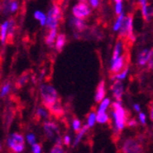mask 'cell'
Here are the masks:
<instances>
[{
  "instance_id": "6da1fadb",
  "label": "cell",
  "mask_w": 153,
  "mask_h": 153,
  "mask_svg": "<svg viewBox=\"0 0 153 153\" xmlns=\"http://www.w3.org/2000/svg\"><path fill=\"white\" fill-rule=\"evenodd\" d=\"M40 94L43 99V105L50 109L55 103L57 102L58 94L51 85H43L40 87Z\"/></svg>"
},
{
  "instance_id": "7a4b0ae2",
  "label": "cell",
  "mask_w": 153,
  "mask_h": 153,
  "mask_svg": "<svg viewBox=\"0 0 153 153\" xmlns=\"http://www.w3.org/2000/svg\"><path fill=\"white\" fill-rule=\"evenodd\" d=\"M112 107L114 108V117L116 120V126L118 130H122L127 123V113L122 107L119 102H115L112 104Z\"/></svg>"
},
{
  "instance_id": "3957f363",
  "label": "cell",
  "mask_w": 153,
  "mask_h": 153,
  "mask_svg": "<svg viewBox=\"0 0 153 153\" xmlns=\"http://www.w3.org/2000/svg\"><path fill=\"white\" fill-rule=\"evenodd\" d=\"M60 20H62V10L59 6H53L48 13V18H47V27L50 29L53 30L56 29Z\"/></svg>"
},
{
  "instance_id": "277c9868",
  "label": "cell",
  "mask_w": 153,
  "mask_h": 153,
  "mask_svg": "<svg viewBox=\"0 0 153 153\" xmlns=\"http://www.w3.org/2000/svg\"><path fill=\"white\" fill-rule=\"evenodd\" d=\"M7 146L14 153H20L24 149V138L18 133L12 134L7 138Z\"/></svg>"
},
{
  "instance_id": "5b68a950",
  "label": "cell",
  "mask_w": 153,
  "mask_h": 153,
  "mask_svg": "<svg viewBox=\"0 0 153 153\" xmlns=\"http://www.w3.org/2000/svg\"><path fill=\"white\" fill-rule=\"evenodd\" d=\"M123 153H144V150L136 138L129 137L123 145Z\"/></svg>"
},
{
  "instance_id": "8992f818",
  "label": "cell",
  "mask_w": 153,
  "mask_h": 153,
  "mask_svg": "<svg viewBox=\"0 0 153 153\" xmlns=\"http://www.w3.org/2000/svg\"><path fill=\"white\" fill-rule=\"evenodd\" d=\"M73 13L76 19H82L87 18L91 14V9L88 7V2L86 1H80L76 6L73 8Z\"/></svg>"
},
{
  "instance_id": "52a82bcc",
  "label": "cell",
  "mask_w": 153,
  "mask_h": 153,
  "mask_svg": "<svg viewBox=\"0 0 153 153\" xmlns=\"http://www.w3.org/2000/svg\"><path fill=\"white\" fill-rule=\"evenodd\" d=\"M125 60H126V56H121L119 57L117 61H115L114 62L111 63V68H110V73L114 74V75L118 74V73L122 70L125 64H128V62H125ZM113 76V75H112Z\"/></svg>"
},
{
  "instance_id": "ba28073f",
  "label": "cell",
  "mask_w": 153,
  "mask_h": 153,
  "mask_svg": "<svg viewBox=\"0 0 153 153\" xmlns=\"http://www.w3.org/2000/svg\"><path fill=\"white\" fill-rule=\"evenodd\" d=\"M44 131L48 137L54 138V137L58 135L59 136V129L56 124L52 122H45L44 123Z\"/></svg>"
},
{
  "instance_id": "9c48e42d",
  "label": "cell",
  "mask_w": 153,
  "mask_h": 153,
  "mask_svg": "<svg viewBox=\"0 0 153 153\" xmlns=\"http://www.w3.org/2000/svg\"><path fill=\"white\" fill-rule=\"evenodd\" d=\"M111 90L113 92L114 97L120 103L122 95H123V85L120 80H117L112 85H111Z\"/></svg>"
},
{
  "instance_id": "30bf717a",
  "label": "cell",
  "mask_w": 153,
  "mask_h": 153,
  "mask_svg": "<svg viewBox=\"0 0 153 153\" xmlns=\"http://www.w3.org/2000/svg\"><path fill=\"white\" fill-rule=\"evenodd\" d=\"M152 50H143L140 54H138V57H137V63L140 65H144L147 62H149L151 55H152Z\"/></svg>"
},
{
  "instance_id": "8fae6325",
  "label": "cell",
  "mask_w": 153,
  "mask_h": 153,
  "mask_svg": "<svg viewBox=\"0 0 153 153\" xmlns=\"http://www.w3.org/2000/svg\"><path fill=\"white\" fill-rule=\"evenodd\" d=\"M105 81H101L99 82L98 86L96 88V92H95V96H94V100L96 103L101 102L104 97L105 95Z\"/></svg>"
},
{
  "instance_id": "7c38bea8",
  "label": "cell",
  "mask_w": 153,
  "mask_h": 153,
  "mask_svg": "<svg viewBox=\"0 0 153 153\" xmlns=\"http://www.w3.org/2000/svg\"><path fill=\"white\" fill-rule=\"evenodd\" d=\"M49 110H50L51 114H52L53 116H55L58 118H60L61 117H62L64 115V110H63L62 106L61 105L60 101H57Z\"/></svg>"
},
{
  "instance_id": "4fadbf2b",
  "label": "cell",
  "mask_w": 153,
  "mask_h": 153,
  "mask_svg": "<svg viewBox=\"0 0 153 153\" xmlns=\"http://www.w3.org/2000/svg\"><path fill=\"white\" fill-rule=\"evenodd\" d=\"M16 29V22L13 19L8 20V27H7V43H12V39L14 36V30Z\"/></svg>"
},
{
  "instance_id": "5bb4252c",
  "label": "cell",
  "mask_w": 153,
  "mask_h": 153,
  "mask_svg": "<svg viewBox=\"0 0 153 153\" xmlns=\"http://www.w3.org/2000/svg\"><path fill=\"white\" fill-rule=\"evenodd\" d=\"M71 24L76 27V29L79 30V31H82V30H85V27H86V25L85 23L83 22L82 19H76V18H74L71 19Z\"/></svg>"
},
{
  "instance_id": "9a60e30c",
  "label": "cell",
  "mask_w": 153,
  "mask_h": 153,
  "mask_svg": "<svg viewBox=\"0 0 153 153\" xmlns=\"http://www.w3.org/2000/svg\"><path fill=\"white\" fill-rule=\"evenodd\" d=\"M65 42H66V37H65V35L64 34L58 35L57 41H56V45H55V47H56V50L59 52H61L62 51V48L65 45Z\"/></svg>"
},
{
  "instance_id": "2e32d148",
  "label": "cell",
  "mask_w": 153,
  "mask_h": 153,
  "mask_svg": "<svg viewBox=\"0 0 153 153\" xmlns=\"http://www.w3.org/2000/svg\"><path fill=\"white\" fill-rule=\"evenodd\" d=\"M56 34H57V30L56 29H53L50 31V33L46 36L45 38V42L46 44H48L49 46L52 47V44L55 40V38H56Z\"/></svg>"
},
{
  "instance_id": "e0dca14e",
  "label": "cell",
  "mask_w": 153,
  "mask_h": 153,
  "mask_svg": "<svg viewBox=\"0 0 153 153\" xmlns=\"http://www.w3.org/2000/svg\"><path fill=\"white\" fill-rule=\"evenodd\" d=\"M27 80H29V76H27V73L25 72L17 81L16 82V87L17 88H21L25 83H27Z\"/></svg>"
},
{
  "instance_id": "ac0fdd59",
  "label": "cell",
  "mask_w": 153,
  "mask_h": 153,
  "mask_svg": "<svg viewBox=\"0 0 153 153\" xmlns=\"http://www.w3.org/2000/svg\"><path fill=\"white\" fill-rule=\"evenodd\" d=\"M121 49H122V43H121V41L118 40L117 43L116 44L115 50H114V53H113V57H112V61H111V63L114 62L115 61H117L119 58V53H120Z\"/></svg>"
},
{
  "instance_id": "d6986e66",
  "label": "cell",
  "mask_w": 153,
  "mask_h": 153,
  "mask_svg": "<svg viewBox=\"0 0 153 153\" xmlns=\"http://www.w3.org/2000/svg\"><path fill=\"white\" fill-rule=\"evenodd\" d=\"M18 2L17 1H10V2H7V9H6V12H15L17 9H18Z\"/></svg>"
},
{
  "instance_id": "ffe728a7",
  "label": "cell",
  "mask_w": 153,
  "mask_h": 153,
  "mask_svg": "<svg viewBox=\"0 0 153 153\" xmlns=\"http://www.w3.org/2000/svg\"><path fill=\"white\" fill-rule=\"evenodd\" d=\"M34 17H35V19H39L40 21L41 26H43L47 22V19H46L45 15L43 13H41L40 11H36L35 14H34Z\"/></svg>"
},
{
  "instance_id": "44dd1931",
  "label": "cell",
  "mask_w": 153,
  "mask_h": 153,
  "mask_svg": "<svg viewBox=\"0 0 153 153\" xmlns=\"http://www.w3.org/2000/svg\"><path fill=\"white\" fill-rule=\"evenodd\" d=\"M7 27H8V21H6V22L1 26V41H2V42H4L5 39H7Z\"/></svg>"
},
{
  "instance_id": "7402d4cb",
  "label": "cell",
  "mask_w": 153,
  "mask_h": 153,
  "mask_svg": "<svg viewBox=\"0 0 153 153\" xmlns=\"http://www.w3.org/2000/svg\"><path fill=\"white\" fill-rule=\"evenodd\" d=\"M89 128H90V127L88 126V125H85V126H83V127H82V128L80 130V132L78 133L77 137H76V138H75V140H74V146L78 144V142L81 140V138H82V137L83 136V134H85V133L86 132V130H87Z\"/></svg>"
},
{
  "instance_id": "603a6c76",
  "label": "cell",
  "mask_w": 153,
  "mask_h": 153,
  "mask_svg": "<svg viewBox=\"0 0 153 153\" xmlns=\"http://www.w3.org/2000/svg\"><path fill=\"white\" fill-rule=\"evenodd\" d=\"M96 120H97V122H98V123L105 124V123H106L109 120V118H108V117H107V115L105 113L98 112V113H97V116H96Z\"/></svg>"
},
{
  "instance_id": "cb8c5ba5",
  "label": "cell",
  "mask_w": 153,
  "mask_h": 153,
  "mask_svg": "<svg viewBox=\"0 0 153 153\" xmlns=\"http://www.w3.org/2000/svg\"><path fill=\"white\" fill-rule=\"evenodd\" d=\"M128 68H126L125 70L123 71V72H121L120 74H117V75H113V76H111V79H118V80H122V79H124L125 77L127 76V74H128Z\"/></svg>"
},
{
  "instance_id": "d4e9b609",
  "label": "cell",
  "mask_w": 153,
  "mask_h": 153,
  "mask_svg": "<svg viewBox=\"0 0 153 153\" xmlns=\"http://www.w3.org/2000/svg\"><path fill=\"white\" fill-rule=\"evenodd\" d=\"M109 103H110V100H109L108 98L105 99V100L101 103V105H100V107H99L98 112H100V113H105V111L106 107L108 106Z\"/></svg>"
},
{
  "instance_id": "484cf974",
  "label": "cell",
  "mask_w": 153,
  "mask_h": 153,
  "mask_svg": "<svg viewBox=\"0 0 153 153\" xmlns=\"http://www.w3.org/2000/svg\"><path fill=\"white\" fill-rule=\"evenodd\" d=\"M123 19H124V16L121 14V15L118 17V19H117V22H116L115 25H114V30H120L121 24H122V21H123Z\"/></svg>"
},
{
  "instance_id": "4316f807",
  "label": "cell",
  "mask_w": 153,
  "mask_h": 153,
  "mask_svg": "<svg viewBox=\"0 0 153 153\" xmlns=\"http://www.w3.org/2000/svg\"><path fill=\"white\" fill-rule=\"evenodd\" d=\"M51 153H64V150H63L62 145L56 144V145H55V146L51 149Z\"/></svg>"
},
{
  "instance_id": "83f0119b",
  "label": "cell",
  "mask_w": 153,
  "mask_h": 153,
  "mask_svg": "<svg viewBox=\"0 0 153 153\" xmlns=\"http://www.w3.org/2000/svg\"><path fill=\"white\" fill-rule=\"evenodd\" d=\"M96 116L94 113H91L88 117V126L89 127H93L94 125V122L96 120Z\"/></svg>"
},
{
  "instance_id": "f1b7e54d",
  "label": "cell",
  "mask_w": 153,
  "mask_h": 153,
  "mask_svg": "<svg viewBox=\"0 0 153 153\" xmlns=\"http://www.w3.org/2000/svg\"><path fill=\"white\" fill-rule=\"evenodd\" d=\"M9 89H10V85L9 83H6V85L2 87V90H1V97L5 96L9 92Z\"/></svg>"
},
{
  "instance_id": "f546056e",
  "label": "cell",
  "mask_w": 153,
  "mask_h": 153,
  "mask_svg": "<svg viewBox=\"0 0 153 153\" xmlns=\"http://www.w3.org/2000/svg\"><path fill=\"white\" fill-rule=\"evenodd\" d=\"M74 131L75 132H80V126H81V122H80V120H78V119H74Z\"/></svg>"
},
{
  "instance_id": "4dcf8cb0",
  "label": "cell",
  "mask_w": 153,
  "mask_h": 153,
  "mask_svg": "<svg viewBox=\"0 0 153 153\" xmlns=\"http://www.w3.org/2000/svg\"><path fill=\"white\" fill-rule=\"evenodd\" d=\"M122 11V2L120 0H117L116 1V13L120 14Z\"/></svg>"
},
{
  "instance_id": "1f68e13d",
  "label": "cell",
  "mask_w": 153,
  "mask_h": 153,
  "mask_svg": "<svg viewBox=\"0 0 153 153\" xmlns=\"http://www.w3.org/2000/svg\"><path fill=\"white\" fill-rule=\"evenodd\" d=\"M27 142H29L30 145H34L35 144V140H36V137L33 134H30V135H27Z\"/></svg>"
},
{
  "instance_id": "d6a6232c",
  "label": "cell",
  "mask_w": 153,
  "mask_h": 153,
  "mask_svg": "<svg viewBox=\"0 0 153 153\" xmlns=\"http://www.w3.org/2000/svg\"><path fill=\"white\" fill-rule=\"evenodd\" d=\"M32 152L33 153H40V145L39 144H34L32 145Z\"/></svg>"
},
{
  "instance_id": "836d02e7",
  "label": "cell",
  "mask_w": 153,
  "mask_h": 153,
  "mask_svg": "<svg viewBox=\"0 0 153 153\" xmlns=\"http://www.w3.org/2000/svg\"><path fill=\"white\" fill-rule=\"evenodd\" d=\"M38 116H39V117H48L46 111L44 109H42V108H39L38 110Z\"/></svg>"
},
{
  "instance_id": "e575fe53",
  "label": "cell",
  "mask_w": 153,
  "mask_h": 153,
  "mask_svg": "<svg viewBox=\"0 0 153 153\" xmlns=\"http://www.w3.org/2000/svg\"><path fill=\"white\" fill-rule=\"evenodd\" d=\"M127 126L128 127H137V121L135 119H132V120H130V121H128L127 123Z\"/></svg>"
},
{
  "instance_id": "d590c367",
  "label": "cell",
  "mask_w": 153,
  "mask_h": 153,
  "mask_svg": "<svg viewBox=\"0 0 153 153\" xmlns=\"http://www.w3.org/2000/svg\"><path fill=\"white\" fill-rule=\"evenodd\" d=\"M99 1L98 0H92V1H90V4L92 5V7H94V8H96L97 7H98V5H99Z\"/></svg>"
},
{
  "instance_id": "8d00e7d4",
  "label": "cell",
  "mask_w": 153,
  "mask_h": 153,
  "mask_svg": "<svg viewBox=\"0 0 153 153\" xmlns=\"http://www.w3.org/2000/svg\"><path fill=\"white\" fill-rule=\"evenodd\" d=\"M149 69H150V70L153 71V51H152V55L149 61Z\"/></svg>"
},
{
  "instance_id": "74e56055",
  "label": "cell",
  "mask_w": 153,
  "mask_h": 153,
  "mask_svg": "<svg viewBox=\"0 0 153 153\" xmlns=\"http://www.w3.org/2000/svg\"><path fill=\"white\" fill-rule=\"evenodd\" d=\"M140 119L141 123L143 125H145V123H146V116L143 113H140Z\"/></svg>"
},
{
  "instance_id": "f35d334b",
  "label": "cell",
  "mask_w": 153,
  "mask_h": 153,
  "mask_svg": "<svg viewBox=\"0 0 153 153\" xmlns=\"http://www.w3.org/2000/svg\"><path fill=\"white\" fill-rule=\"evenodd\" d=\"M149 116H150V119L153 121V102H151V105L149 107Z\"/></svg>"
},
{
  "instance_id": "ab89813d",
  "label": "cell",
  "mask_w": 153,
  "mask_h": 153,
  "mask_svg": "<svg viewBox=\"0 0 153 153\" xmlns=\"http://www.w3.org/2000/svg\"><path fill=\"white\" fill-rule=\"evenodd\" d=\"M63 142H64V144H65V145L69 146V144H70V137H69L68 136L64 137V140H63Z\"/></svg>"
},
{
  "instance_id": "60d3db41",
  "label": "cell",
  "mask_w": 153,
  "mask_h": 153,
  "mask_svg": "<svg viewBox=\"0 0 153 153\" xmlns=\"http://www.w3.org/2000/svg\"><path fill=\"white\" fill-rule=\"evenodd\" d=\"M134 108H135V110H136V111H138V112H140V106L138 105H134Z\"/></svg>"
}]
</instances>
